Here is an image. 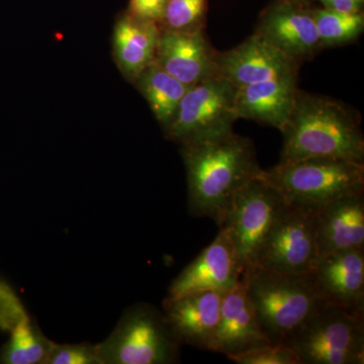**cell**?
<instances>
[{
	"label": "cell",
	"instance_id": "6da1fadb",
	"mask_svg": "<svg viewBox=\"0 0 364 364\" xmlns=\"http://www.w3.org/2000/svg\"><path fill=\"white\" fill-rule=\"evenodd\" d=\"M188 173V210L221 226L235 196L262 168L252 141L234 132L182 145Z\"/></svg>",
	"mask_w": 364,
	"mask_h": 364
},
{
	"label": "cell",
	"instance_id": "7a4b0ae2",
	"mask_svg": "<svg viewBox=\"0 0 364 364\" xmlns=\"http://www.w3.org/2000/svg\"><path fill=\"white\" fill-rule=\"evenodd\" d=\"M282 133L279 163L313 158L364 163L360 119L350 107L332 98L299 90Z\"/></svg>",
	"mask_w": 364,
	"mask_h": 364
},
{
	"label": "cell",
	"instance_id": "3957f363",
	"mask_svg": "<svg viewBox=\"0 0 364 364\" xmlns=\"http://www.w3.org/2000/svg\"><path fill=\"white\" fill-rule=\"evenodd\" d=\"M242 279L261 329L272 344L289 341L325 301L309 273L257 268Z\"/></svg>",
	"mask_w": 364,
	"mask_h": 364
},
{
	"label": "cell",
	"instance_id": "277c9868",
	"mask_svg": "<svg viewBox=\"0 0 364 364\" xmlns=\"http://www.w3.org/2000/svg\"><path fill=\"white\" fill-rule=\"evenodd\" d=\"M261 177L296 207L317 210L343 196L364 193V163L313 158L279 163Z\"/></svg>",
	"mask_w": 364,
	"mask_h": 364
},
{
	"label": "cell",
	"instance_id": "5b68a950",
	"mask_svg": "<svg viewBox=\"0 0 364 364\" xmlns=\"http://www.w3.org/2000/svg\"><path fill=\"white\" fill-rule=\"evenodd\" d=\"M284 344L299 364H363L364 313L325 301Z\"/></svg>",
	"mask_w": 364,
	"mask_h": 364
},
{
	"label": "cell",
	"instance_id": "8992f818",
	"mask_svg": "<svg viewBox=\"0 0 364 364\" xmlns=\"http://www.w3.org/2000/svg\"><path fill=\"white\" fill-rule=\"evenodd\" d=\"M97 346L102 364H170L178 363L181 344L164 313L148 304H136Z\"/></svg>",
	"mask_w": 364,
	"mask_h": 364
},
{
	"label": "cell",
	"instance_id": "52a82bcc",
	"mask_svg": "<svg viewBox=\"0 0 364 364\" xmlns=\"http://www.w3.org/2000/svg\"><path fill=\"white\" fill-rule=\"evenodd\" d=\"M286 203L284 196L261 173L235 196L219 228L233 244L242 277L257 269L273 224Z\"/></svg>",
	"mask_w": 364,
	"mask_h": 364
},
{
	"label": "cell",
	"instance_id": "ba28073f",
	"mask_svg": "<svg viewBox=\"0 0 364 364\" xmlns=\"http://www.w3.org/2000/svg\"><path fill=\"white\" fill-rule=\"evenodd\" d=\"M236 91L237 86L218 73L189 86L167 134L186 145L231 133L238 119Z\"/></svg>",
	"mask_w": 364,
	"mask_h": 364
},
{
	"label": "cell",
	"instance_id": "9c48e42d",
	"mask_svg": "<svg viewBox=\"0 0 364 364\" xmlns=\"http://www.w3.org/2000/svg\"><path fill=\"white\" fill-rule=\"evenodd\" d=\"M316 210L287 203L275 220L258 268L304 274L318 259Z\"/></svg>",
	"mask_w": 364,
	"mask_h": 364
},
{
	"label": "cell",
	"instance_id": "30bf717a",
	"mask_svg": "<svg viewBox=\"0 0 364 364\" xmlns=\"http://www.w3.org/2000/svg\"><path fill=\"white\" fill-rule=\"evenodd\" d=\"M242 277L233 244L220 229L215 240L181 270L167 291L166 299H176L200 291H231Z\"/></svg>",
	"mask_w": 364,
	"mask_h": 364
},
{
	"label": "cell",
	"instance_id": "8fae6325",
	"mask_svg": "<svg viewBox=\"0 0 364 364\" xmlns=\"http://www.w3.org/2000/svg\"><path fill=\"white\" fill-rule=\"evenodd\" d=\"M215 72L237 87L298 75L301 64L268 44L257 33L224 53H215Z\"/></svg>",
	"mask_w": 364,
	"mask_h": 364
},
{
	"label": "cell",
	"instance_id": "7c38bea8",
	"mask_svg": "<svg viewBox=\"0 0 364 364\" xmlns=\"http://www.w3.org/2000/svg\"><path fill=\"white\" fill-rule=\"evenodd\" d=\"M255 33L299 64L323 49L313 11L294 2L282 1L270 7Z\"/></svg>",
	"mask_w": 364,
	"mask_h": 364
},
{
	"label": "cell",
	"instance_id": "4fadbf2b",
	"mask_svg": "<svg viewBox=\"0 0 364 364\" xmlns=\"http://www.w3.org/2000/svg\"><path fill=\"white\" fill-rule=\"evenodd\" d=\"M309 274L324 301L364 313V249L320 256Z\"/></svg>",
	"mask_w": 364,
	"mask_h": 364
},
{
	"label": "cell",
	"instance_id": "5bb4252c",
	"mask_svg": "<svg viewBox=\"0 0 364 364\" xmlns=\"http://www.w3.org/2000/svg\"><path fill=\"white\" fill-rule=\"evenodd\" d=\"M215 53L203 28L166 30L159 33L155 62L163 70L189 87L217 73Z\"/></svg>",
	"mask_w": 364,
	"mask_h": 364
},
{
	"label": "cell",
	"instance_id": "9a60e30c",
	"mask_svg": "<svg viewBox=\"0 0 364 364\" xmlns=\"http://www.w3.org/2000/svg\"><path fill=\"white\" fill-rule=\"evenodd\" d=\"M223 294L200 291L164 299L163 313L179 343L212 352Z\"/></svg>",
	"mask_w": 364,
	"mask_h": 364
},
{
	"label": "cell",
	"instance_id": "2e32d148",
	"mask_svg": "<svg viewBox=\"0 0 364 364\" xmlns=\"http://www.w3.org/2000/svg\"><path fill=\"white\" fill-rule=\"evenodd\" d=\"M268 344L272 343L261 329L245 282L241 279L234 289L223 294L212 352L229 358Z\"/></svg>",
	"mask_w": 364,
	"mask_h": 364
},
{
	"label": "cell",
	"instance_id": "e0dca14e",
	"mask_svg": "<svg viewBox=\"0 0 364 364\" xmlns=\"http://www.w3.org/2000/svg\"><path fill=\"white\" fill-rule=\"evenodd\" d=\"M298 92V75L237 87L235 111L238 119H252L282 132Z\"/></svg>",
	"mask_w": 364,
	"mask_h": 364
},
{
	"label": "cell",
	"instance_id": "ac0fdd59",
	"mask_svg": "<svg viewBox=\"0 0 364 364\" xmlns=\"http://www.w3.org/2000/svg\"><path fill=\"white\" fill-rule=\"evenodd\" d=\"M318 257L364 249V193L343 196L316 210Z\"/></svg>",
	"mask_w": 364,
	"mask_h": 364
},
{
	"label": "cell",
	"instance_id": "d6986e66",
	"mask_svg": "<svg viewBox=\"0 0 364 364\" xmlns=\"http://www.w3.org/2000/svg\"><path fill=\"white\" fill-rule=\"evenodd\" d=\"M156 23L126 16L117 23L114 49L124 71L139 77L155 61L158 38Z\"/></svg>",
	"mask_w": 364,
	"mask_h": 364
},
{
	"label": "cell",
	"instance_id": "ffe728a7",
	"mask_svg": "<svg viewBox=\"0 0 364 364\" xmlns=\"http://www.w3.org/2000/svg\"><path fill=\"white\" fill-rule=\"evenodd\" d=\"M138 78L140 79L141 90L149 102L153 114L167 130L188 86L163 70L155 61Z\"/></svg>",
	"mask_w": 364,
	"mask_h": 364
},
{
	"label": "cell",
	"instance_id": "44dd1931",
	"mask_svg": "<svg viewBox=\"0 0 364 364\" xmlns=\"http://www.w3.org/2000/svg\"><path fill=\"white\" fill-rule=\"evenodd\" d=\"M314 20L323 48L349 44L360 37L364 16L359 13H341L331 9H316Z\"/></svg>",
	"mask_w": 364,
	"mask_h": 364
},
{
	"label": "cell",
	"instance_id": "7402d4cb",
	"mask_svg": "<svg viewBox=\"0 0 364 364\" xmlns=\"http://www.w3.org/2000/svg\"><path fill=\"white\" fill-rule=\"evenodd\" d=\"M52 345L33 322L9 337L0 349V363L46 364Z\"/></svg>",
	"mask_w": 364,
	"mask_h": 364
},
{
	"label": "cell",
	"instance_id": "603a6c76",
	"mask_svg": "<svg viewBox=\"0 0 364 364\" xmlns=\"http://www.w3.org/2000/svg\"><path fill=\"white\" fill-rule=\"evenodd\" d=\"M205 4L207 0H167L162 21L171 31L203 28Z\"/></svg>",
	"mask_w": 364,
	"mask_h": 364
},
{
	"label": "cell",
	"instance_id": "cb8c5ba5",
	"mask_svg": "<svg viewBox=\"0 0 364 364\" xmlns=\"http://www.w3.org/2000/svg\"><path fill=\"white\" fill-rule=\"evenodd\" d=\"M33 323L13 287L0 280V329L14 336Z\"/></svg>",
	"mask_w": 364,
	"mask_h": 364
},
{
	"label": "cell",
	"instance_id": "d4e9b609",
	"mask_svg": "<svg viewBox=\"0 0 364 364\" xmlns=\"http://www.w3.org/2000/svg\"><path fill=\"white\" fill-rule=\"evenodd\" d=\"M46 364H102L97 345L56 344L53 342Z\"/></svg>",
	"mask_w": 364,
	"mask_h": 364
},
{
	"label": "cell",
	"instance_id": "484cf974",
	"mask_svg": "<svg viewBox=\"0 0 364 364\" xmlns=\"http://www.w3.org/2000/svg\"><path fill=\"white\" fill-rule=\"evenodd\" d=\"M229 359L238 364H299L293 350L284 343L268 344Z\"/></svg>",
	"mask_w": 364,
	"mask_h": 364
},
{
	"label": "cell",
	"instance_id": "4316f807",
	"mask_svg": "<svg viewBox=\"0 0 364 364\" xmlns=\"http://www.w3.org/2000/svg\"><path fill=\"white\" fill-rule=\"evenodd\" d=\"M167 0H131L132 18L142 21L156 23L164 16Z\"/></svg>",
	"mask_w": 364,
	"mask_h": 364
},
{
	"label": "cell",
	"instance_id": "83f0119b",
	"mask_svg": "<svg viewBox=\"0 0 364 364\" xmlns=\"http://www.w3.org/2000/svg\"><path fill=\"white\" fill-rule=\"evenodd\" d=\"M325 9L341 13H359L364 0H320Z\"/></svg>",
	"mask_w": 364,
	"mask_h": 364
},
{
	"label": "cell",
	"instance_id": "f1b7e54d",
	"mask_svg": "<svg viewBox=\"0 0 364 364\" xmlns=\"http://www.w3.org/2000/svg\"><path fill=\"white\" fill-rule=\"evenodd\" d=\"M284 1L294 2V4H303L306 0H284Z\"/></svg>",
	"mask_w": 364,
	"mask_h": 364
}]
</instances>
